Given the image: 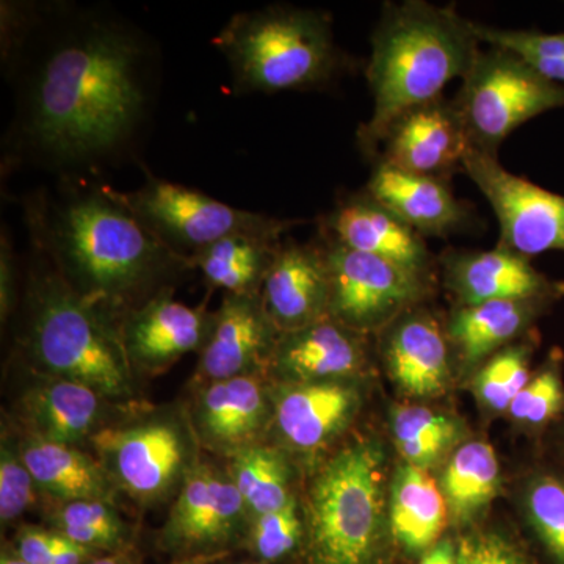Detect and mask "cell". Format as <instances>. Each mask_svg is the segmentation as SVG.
I'll return each mask as SVG.
<instances>
[{
  "label": "cell",
  "mask_w": 564,
  "mask_h": 564,
  "mask_svg": "<svg viewBox=\"0 0 564 564\" xmlns=\"http://www.w3.org/2000/svg\"><path fill=\"white\" fill-rule=\"evenodd\" d=\"M251 514L226 467L203 462L192 470L174 499L161 532L174 555H225L247 538Z\"/></svg>",
  "instance_id": "8fae6325"
},
{
  "label": "cell",
  "mask_w": 564,
  "mask_h": 564,
  "mask_svg": "<svg viewBox=\"0 0 564 564\" xmlns=\"http://www.w3.org/2000/svg\"><path fill=\"white\" fill-rule=\"evenodd\" d=\"M188 415L202 448L229 459L263 443L273 422V397L265 373L196 386Z\"/></svg>",
  "instance_id": "5bb4252c"
},
{
  "label": "cell",
  "mask_w": 564,
  "mask_h": 564,
  "mask_svg": "<svg viewBox=\"0 0 564 564\" xmlns=\"http://www.w3.org/2000/svg\"><path fill=\"white\" fill-rule=\"evenodd\" d=\"M20 336L22 362L88 386L122 406H137V375L121 321L74 291L50 254L33 242Z\"/></svg>",
  "instance_id": "277c9868"
},
{
  "label": "cell",
  "mask_w": 564,
  "mask_h": 564,
  "mask_svg": "<svg viewBox=\"0 0 564 564\" xmlns=\"http://www.w3.org/2000/svg\"><path fill=\"white\" fill-rule=\"evenodd\" d=\"M563 445H564V432H563Z\"/></svg>",
  "instance_id": "c3c4849f"
},
{
  "label": "cell",
  "mask_w": 564,
  "mask_h": 564,
  "mask_svg": "<svg viewBox=\"0 0 564 564\" xmlns=\"http://www.w3.org/2000/svg\"><path fill=\"white\" fill-rule=\"evenodd\" d=\"M456 564H536L521 545L489 530L464 534L456 543Z\"/></svg>",
  "instance_id": "f35d334b"
},
{
  "label": "cell",
  "mask_w": 564,
  "mask_h": 564,
  "mask_svg": "<svg viewBox=\"0 0 564 564\" xmlns=\"http://www.w3.org/2000/svg\"><path fill=\"white\" fill-rule=\"evenodd\" d=\"M11 547L28 564H52V530L24 525Z\"/></svg>",
  "instance_id": "60d3db41"
},
{
  "label": "cell",
  "mask_w": 564,
  "mask_h": 564,
  "mask_svg": "<svg viewBox=\"0 0 564 564\" xmlns=\"http://www.w3.org/2000/svg\"><path fill=\"white\" fill-rule=\"evenodd\" d=\"M562 361V352H552L547 362L514 397L508 408L514 421L529 429L541 430L564 414Z\"/></svg>",
  "instance_id": "e575fe53"
},
{
  "label": "cell",
  "mask_w": 564,
  "mask_h": 564,
  "mask_svg": "<svg viewBox=\"0 0 564 564\" xmlns=\"http://www.w3.org/2000/svg\"><path fill=\"white\" fill-rule=\"evenodd\" d=\"M527 519L551 564H564V475L541 470L527 484Z\"/></svg>",
  "instance_id": "836d02e7"
},
{
  "label": "cell",
  "mask_w": 564,
  "mask_h": 564,
  "mask_svg": "<svg viewBox=\"0 0 564 564\" xmlns=\"http://www.w3.org/2000/svg\"><path fill=\"white\" fill-rule=\"evenodd\" d=\"M481 44L518 55L544 79L564 87V33H544L525 29H503L473 21Z\"/></svg>",
  "instance_id": "d6a6232c"
},
{
  "label": "cell",
  "mask_w": 564,
  "mask_h": 564,
  "mask_svg": "<svg viewBox=\"0 0 564 564\" xmlns=\"http://www.w3.org/2000/svg\"><path fill=\"white\" fill-rule=\"evenodd\" d=\"M555 300L488 302L458 306L447 323L452 347L467 366L510 347L551 307Z\"/></svg>",
  "instance_id": "484cf974"
},
{
  "label": "cell",
  "mask_w": 564,
  "mask_h": 564,
  "mask_svg": "<svg viewBox=\"0 0 564 564\" xmlns=\"http://www.w3.org/2000/svg\"><path fill=\"white\" fill-rule=\"evenodd\" d=\"M245 543L259 562L269 564L281 562L303 547L304 521L296 499L280 510L251 516Z\"/></svg>",
  "instance_id": "d590c367"
},
{
  "label": "cell",
  "mask_w": 564,
  "mask_h": 564,
  "mask_svg": "<svg viewBox=\"0 0 564 564\" xmlns=\"http://www.w3.org/2000/svg\"><path fill=\"white\" fill-rule=\"evenodd\" d=\"M530 347L510 345L492 356L475 380V389L486 406L505 411L522 389L529 384Z\"/></svg>",
  "instance_id": "8d00e7d4"
},
{
  "label": "cell",
  "mask_w": 564,
  "mask_h": 564,
  "mask_svg": "<svg viewBox=\"0 0 564 564\" xmlns=\"http://www.w3.org/2000/svg\"><path fill=\"white\" fill-rule=\"evenodd\" d=\"M0 564H28L24 560L21 558L20 555L14 552V549L9 545V547L2 549V555H0Z\"/></svg>",
  "instance_id": "bcb514c9"
},
{
  "label": "cell",
  "mask_w": 564,
  "mask_h": 564,
  "mask_svg": "<svg viewBox=\"0 0 564 564\" xmlns=\"http://www.w3.org/2000/svg\"><path fill=\"white\" fill-rule=\"evenodd\" d=\"M39 486L18 447L17 433L3 432L0 447V521L2 525L20 519L35 503Z\"/></svg>",
  "instance_id": "74e56055"
},
{
  "label": "cell",
  "mask_w": 564,
  "mask_h": 564,
  "mask_svg": "<svg viewBox=\"0 0 564 564\" xmlns=\"http://www.w3.org/2000/svg\"><path fill=\"white\" fill-rule=\"evenodd\" d=\"M101 552L93 551L52 530V564H88Z\"/></svg>",
  "instance_id": "b9f144b4"
},
{
  "label": "cell",
  "mask_w": 564,
  "mask_h": 564,
  "mask_svg": "<svg viewBox=\"0 0 564 564\" xmlns=\"http://www.w3.org/2000/svg\"><path fill=\"white\" fill-rule=\"evenodd\" d=\"M50 522L54 532L101 554L129 547L128 525L111 502L76 500L54 503Z\"/></svg>",
  "instance_id": "4dcf8cb0"
},
{
  "label": "cell",
  "mask_w": 564,
  "mask_h": 564,
  "mask_svg": "<svg viewBox=\"0 0 564 564\" xmlns=\"http://www.w3.org/2000/svg\"><path fill=\"white\" fill-rule=\"evenodd\" d=\"M284 240L259 236L226 237L192 254V267L203 273L212 288L234 295H258Z\"/></svg>",
  "instance_id": "83f0119b"
},
{
  "label": "cell",
  "mask_w": 564,
  "mask_h": 564,
  "mask_svg": "<svg viewBox=\"0 0 564 564\" xmlns=\"http://www.w3.org/2000/svg\"><path fill=\"white\" fill-rule=\"evenodd\" d=\"M226 469L251 516L280 510L295 499L288 458L274 445L261 443L245 448L228 459Z\"/></svg>",
  "instance_id": "f546056e"
},
{
  "label": "cell",
  "mask_w": 564,
  "mask_h": 564,
  "mask_svg": "<svg viewBox=\"0 0 564 564\" xmlns=\"http://www.w3.org/2000/svg\"><path fill=\"white\" fill-rule=\"evenodd\" d=\"M447 182L403 172L381 159H375L364 191L421 234L423 239H448L473 231L477 218L469 204L456 198Z\"/></svg>",
  "instance_id": "7402d4cb"
},
{
  "label": "cell",
  "mask_w": 564,
  "mask_h": 564,
  "mask_svg": "<svg viewBox=\"0 0 564 564\" xmlns=\"http://www.w3.org/2000/svg\"><path fill=\"white\" fill-rule=\"evenodd\" d=\"M448 508L443 489L422 467L406 466L397 474L391 492L389 529L393 541L410 554H425L440 543Z\"/></svg>",
  "instance_id": "4316f807"
},
{
  "label": "cell",
  "mask_w": 564,
  "mask_h": 564,
  "mask_svg": "<svg viewBox=\"0 0 564 564\" xmlns=\"http://www.w3.org/2000/svg\"><path fill=\"white\" fill-rule=\"evenodd\" d=\"M452 101L470 150L497 158L500 147L522 124L564 109V87L544 79L518 55L480 51Z\"/></svg>",
  "instance_id": "ba28073f"
},
{
  "label": "cell",
  "mask_w": 564,
  "mask_h": 564,
  "mask_svg": "<svg viewBox=\"0 0 564 564\" xmlns=\"http://www.w3.org/2000/svg\"><path fill=\"white\" fill-rule=\"evenodd\" d=\"M469 150L454 101L441 96L397 118L375 159L403 172L448 181L458 170L463 172Z\"/></svg>",
  "instance_id": "e0dca14e"
},
{
  "label": "cell",
  "mask_w": 564,
  "mask_h": 564,
  "mask_svg": "<svg viewBox=\"0 0 564 564\" xmlns=\"http://www.w3.org/2000/svg\"><path fill=\"white\" fill-rule=\"evenodd\" d=\"M322 234L351 250L432 276L434 258L426 239L366 191L340 199L323 220Z\"/></svg>",
  "instance_id": "d6986e66"
},
{
  "label": "cell",
  "mask_w": 564,
  "mask_h": 564,
  "mask_svg": "<svg viewBox=\"0 0 564 564\" xmlns=\"http://www.w3.org/2000/svg\"><path fill=\"white\" fill-rule=\"evenodd\" d=\"M366 364L362 334L332 317L281 333L267 372L280 383L350 380Z\"/></svg>",
  "instance_id": "603a6c76"
},
{
  "label": "cell",
  "mask_w": 564,
  "mask_h": 564,
  "mask_svg": "<svg viewBox=\"0 0 564 564\" xmlns=\"http://www.w3.org/2000/svg\"><path fill=\"white\" fill-rule=\"evenodd\" d=\"M17 437L22 459L40 494L50 497L52 503L76 500L115 503L117 488L95 455L76 445L46 443L18 433Z\"/></svg>",
  "instance_id": "d4e9b609"
},
{
  "label": "cell",
  "mask_w": 564,
  "mask_h": 564,
  "mask_svg": "<svg viewBox=\"0 0 564 564\" xmlns=\"http://www.w3.org/2000/svg\"><path fill=\"white\" fill-rule=\"evenodd\" d=\"M109 192L155 239L188 259L196 251L226 237L285 239V234L303 223L237 209L206 193L150 173L144 184L135 191L118 192L109 187Z\"/></svg>",
  "instance_id": "9c48e42d"
},
{
  "label": "cell",
  "mask_w": 564,
  "mask_h": 564,
  "mask_svg": "<svg viewBox=\"0 0 564 564\" xmlns=\"http://www.w3.org/2000/svg\"><path fill=\"white\" fill-rule=\"evenodd\" d=\"M463 173L477 185L499 221V245L525 258L564 252V195L508 172L492 155L469 150Z\"/></svg>",
  "instance_id": "7c38bea8"
},
{
  "label": "cell",
  "mask_w": 564,
  "mask_h": 564,
  "mask_svg": "<svg viewBox=\"0 0 564 564\" xmlns=\"http://www.w3.org/2000/svg\"><path fill=\"white\" fill-rule=\"evenodd\" d=\"M18 300V265L10 234L2 231L0 236V314L2 322L9 321L17 307Z\"/></svg>",
  "instance_id": "ab89813d"
},
{
  "label": "cell",
  "mask_w": 564,
  "mask_h": 564,
  "mask_svg": "<svg viewBox=\"0 0 564 564\" xmlns=\"http://www.w3.org/2000/svg\"><path fill=\"white\" fill-rule=\"evenodd\" d=\"M419 564H456V543L441 540L422 555Z\"/></svg>",
  "instance_id": "7bdbcfd3"
},
{
  "label": "cell",
  "mask_w": 564,
  "mask_h": 564,
  "mask_svg": "<svg viewBox=\"0 0 564 564\" xmlns=\"http://www.w3.org/2000/svg\"><path fill=\"white\" fill-rule=\"evenodd\" d=\"M350 380L281 383L273 397L272 426L285 447L313 454L347 429L359 408L358 386Z\"/></svg>",
  "instance_id": "ffe728a7"
},
{
  "label": "cell",
  "mask_w": 564,
  "mask_h": 564,
  "mask_svg": "<svg viewBox=\"0 0 564 564\" xmlns=\"http://www.w3.org/2000/svg\"><path fill=\"white\" fill-rule=\"evenodd\" d=\"M221 556L223 555L185 556V558H180L173 564H210L217 562V560L221 558Z\"/></svg>",
  "instance_id": "f6af8a7d"
},
{
  "label": "cell",
  "mask_w": 564,
  "mask_h": 564,
  "mask_svg": "<svg viewBox=\"0 0 564 564\" xmlns=\"http://www.w3.org/2000/svg\"><path fill=\"white\" fill-rule=\"evenodd\" d=\"M499 478V459L491 445L470 441L456 448L441 484L448 514L456 524H467L491 503Z\"/></svg>",
  "instance_id": "f1b7e54d"
},
{
  "label": "cell",
  "mask_w": 564,
  "mask_h": 564,
  "mask_svg": "<svg viewBox=\"0 0 564 564\" xmlns=\"http://www.w3.org/2000/svg\"><path fill=\"white\" fill-rule=\"evenodd\" d=\"M212 44L228 62L237 95L322 90L347 63L332 17L288 3L234 14Z\"/></svg>",
  "instance_id": "5b68a950"
},
{
  "label": "cell",
  "mask_w": 564,
  "mask_h": 564,
  "mask_svg": "<svg viewBox=\"0 0 564 564\" xmlns=\"http://www.w3.org/2000/svg\"><path fill=\"white\" fill-rule=\"evenodd\" d=\"M214 313L173 299L163 289L122 318L121 333L129 362L137 377H158L188 352L203 350Z\"/></svg>",
  "instance_id": "2e32d148"
},
{
  "label": "cell",
  "mask_w": 564,
  "mask_h": 564,
  "mask_svg": "<svg viewBox=\"0 0 564 564\" xmlns=\"http://www.w3.org/2000/svg\"><path fill=\"white\" fill-rule=\"evenodd\" d=\"M480 44L473 20L454 7L425 0L384 3L366 68L373 110L358 131L364 154L373 161L397 118L444 96L452 80H463Z\"/></svg>",
  "instance_id": "3957f363"
},
{
  "label": "cell",
  "mask_w": 564,
  "mask_h": 564,
  "mask_svg": "<svg viewBox=\"0 0 564 564\" xmlns=\"http://www.w3.org/2000/svg\"><path fill=\"white\" fill-rule=\"evenodd\" d=\"M280 329L263 306L262 295L226 293L196 366V386L243 375L265 373Z\"/></svg>",
  "instance_id": "9a60e30c"
},
{
  "label": "cell",
  "mask_w": 564,
  "mask_h": 564,
  "mask_svg": "<svg viewBox=\"0 0 564 564\" xmlns=\"http://www.w3.org/2000/svg\"><path fill=\"white\" fill-rule=\"evenodd\" d=\"M88 564H137L131 549L126 547L122 551L110 552V554L99 555Z\"/></svg>",
  "instance_id": "ee69618b"
},
{
  "label": "cell",
  "mask_w": 564,
  "mask_h": 564,
  "mask_svg": "<svg viewBox=\"0 0 564 564\" xmlns=\"http://www.w3.org/2000/svg\"><path fill=\"white\" fill-rule=\"evenodd\" d=\"M96 459L117 488L141 507L176 497L202 463L187 406H139L91 437Z\"/></svg>",
  "instance_id": "52a82bcc"
},
{
  "label": "cell",
  "mask_w": 564,
  "mask_h": 564,
  "mask_svg": "<svg viewBox=\"0 0 564 564\" xmlns=\"http://www.w3.org/2000/svg\"><path fill=\"white\" fill-rule=\"evenodd\" d=\"M329 270L333 321L361 334L383 329L430 293V278L321 234Z\"/></svg>",
  "instance_id": "30bf717a"
},
{
  "label": "cell",
  "mask_w": 564,
  "mask_h": 564,
  "mask_svg": "<svg viewBox=\"0 0 564 564\" xmlns=\"http://www.w3.org/2000/svg\"><path fill=\"white\" fill-rule=\"evenodd\" d=\"M21 364L24 380L10 414V425L21 436L80 447L135 408L110 402L88 386Z\"/></svg>",
  "instance_id": "4fadbf2b"
},
{
  "label": "cell",
  "mask_w": 564,
  "mask_h": 564,
  "mask_svg": "<svg viewBox=\"0 0 564 564\" xmlns=\"http://www.w3.org/2000/svg\"><path fill=\"white\" fill-rule=\"evenodd\" d=\"M384 358L408 395H437L451 378V340L425 313L410 310L386 326Z\"/></svg>",
  "instance_id": "cb8c5ba5"
},
{
  "label": "cell",
  "mask_w": 564,
  "mask_h": 564,
  "mask_svg": "<svg viewBox=\"0 0 564 564\" xmlns=\"http://www.w3.org/2000/svg\"><path fill=\"white\" fill-rule=\"evenodd\" d=\"M33 242L70 288L113 317H126L185 270L191 259L163 245L110 195L68 188L25 207Z\"/></svg>",
  "instance_id": "7a4b0ae2"
},
{
  "label": "cell",
  "mask_w": 564,
  "mask_h": 564,
  "mask_svg": "<svg viewBox=\"0 0 564 564\" xmlns=\"http://www.w3.org/2000/svg\"><path fill=\"white\" fill-rule=\"evenodd\" d=\"M444 282L459 306L488 302L558 300L564 282L549 280L532 261L497 243L488 251L445 250L440 258Z\"/></svg>",
  "instance_id": "ac0fdd59"
},
{
  "label": "cell",
  "mask_w": 564,
  "mask_h": 564,
  "mask_svg": "<svg viewBox=\"0 0 564 564\" xmlns=\"http://www.w3.org/2000/svg\"><path fill=\"white\" fill-rule=\"evenodd\" d=\"M267 314L280 333L296 332L329 317V270L321 239H285L262 285Z\"/></svg>",
  "instance_id": "44dd1931"
},
{
  "label": "cell",
  "mask_w": 564,
  "mask_h": 564,
  "mask_svg": "<svg viewBox=\"0 0 564 564\" xmlns=\"http://www.w3.org/2000/svg\"><path fill=\"white\" fill-rule=\"evenodd\" d=\"M237 564H269V563H263V562H254V563H237Z\"/></svg>",
  "instance_id": "7dc6e473"
},
{
  "label": "cell",
  "mask_w": 564,
  "mask_h": 564,
  "mask_svg": "<svg viewBox=\"0 0 564 564\" xmlns=\"http://www.w3.org/2000/svg\"><path fill=\"white\" fill-rule=\"evenodd\" d=\"M2 62L17 96L13 161L95 169L120 158L150 117L154 44L101 7L2 2Z\"/></svg>",
  "instance_id": "6da1fadb"
},
{
  "label": "cell",
  "mask_w": 564,
  "mask_h": 564,
  "mask_svg": "<svg viewBox=\"0 0 564 564\" xmlns=\"http://www.w3.org/2000/svg\"><path fill=\"white\" fill-rule=\"evenodd\" d=\"M383 455L356 441L323 464L304 521L306 564H378L383 554Z\"/></svg>",
  "instance_id": "8992f818"
},
{
  "label": "cell",
  "mask_w": 564,
  "mask_h": 564,
  "mask_svg": "<svg viewBox=\"0 0 564 564\" xmlns=\"http://www.w3.org/2000/svg\"><path fill=\"white\" fill-rule=\"evenodd\" d=\"M392 434L406 463L426 469L455 444L459 426L429 408L400 406L392 414Z\"/></svg>",
  "instance_id": "1f68e13d"
}]
</instances>
